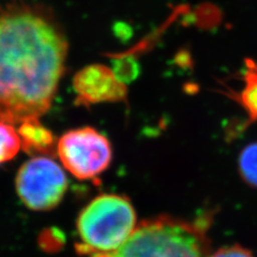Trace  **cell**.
Here are the masks:
<instances>
[{"label":"cell","mask_w":257,"mask_h":257,"mask_svg":"<svg viewBox=\"0 0 257 257\" xmlns=\"http://www.w3.org/2000/svg\"><path fill=\"white\" fill-rule=\"evenodd\" d=\"M68 51L50 9L22 0L0 8V121L22 123L51 108Z\"/></svg>","instance_id":"1"},{"label":"cell","mask_w":257,"mask_h":257,"mask_svg":"<svg viewBox=\"0 0 257 257\" xmlns=\"http://www.w3.org/2000/svg\"><path fill=\"white\" fill-rule=\"evenodd\" d=\"M208 215L193 221L160 215L142 221L118 250L89 257H208Z\"/></svg>","instance_id":"2"},{"label":"cell","mask_w":257,"mask_h":257,"mask_svg":"<svg viewBox=\"0 0 257 257\" xmlns=\"http://www.w3.org/2000/svg\"><path fill=\"white\" fill-rule=\"evenodd\" d=\"M136 211L130 198L115 193L94 197L79 212L76 229L78 254L111 253L121 247L138 227Z\"/></svg>","instance_id":"3"},{"label":"cell","mask_w":257,"mask_h":257,"mask_svg":"<svg viewBox=\"0 0 257 257\" xmlns=\"http://www.w3.org/2000/svg\"><path fill=\"white\" fill-rule=\"evenodd\" d=\"M63 167L79 180H93L109 167L112 148L105 135L91 126L73 128L57 142Z\"/></svg>","instance_id":"4"},{"label":"cell","mask_w":257,"mask_h":257,"mask_svg":"<svg viewBox=\"0 0 257 257\" xmlns=\"http://www.w3.org/2000/svg\"><path fill=\"white\" fill-rule=\"evenodd\" d=\"M15 186L19 197L27 208L48 211L62 202L69 182L56 161L48 157H36L21 166Z\"/></svg>","instance_id":"5"},{"label":"cell","mask_w":257,"mask_h":257,"mask_svg":"<svg viewBox=\"0 0 257 257\" xmlns=\"http://www.w3.org/2000/svg\"><path fill=\"white\" fill-rule=\"evenodd\" d=\"M77 105L90 106L101 103L126 102L127 87L111 67L92 63L80 69L73 78Z\"/></svg>","instance_id":"6"},{"label":"cell","mask_w":257,"mask_h":257,"mask_svg":"<svg viewBox=\"0 0 257 257\" xmlns=\"http://www.w3.org/2000/svg\"><path fill=\"white\" fill-rule=\"evenodd\" d=\"M22 148L28 155H53L57 144L53 132L44 126L39 119L22 122L19 128Z\"/></svg>","instance_id":"7"},{"label":"cell","mask_w":257,"mask_h":257,"mask_svg":"<svg viewBox=\"0 0 257 257\" xmlns=\"http://www.w3.org/2000/svg\"><path fill=\"white\" fill-rule=\"evenodd\" d=\"M243 86L239 92L230 91V98L234 99L246 114V121L243 127H247L257 121V62L248 59L242 75Z\"/></svg>","instance_id":"8"},{"label":"cell","mask_w":257,"mask_h":257,"mask_svg":"<svg viewBox=\"0 0 257 257\" xmlns=\"http://www.w3.org/2000/svg\"><path fill=\"white\" fill-rule=\"evenodd\" d=\"M21 148V138L13 124L0 121V165L12 160Z\"/></svg>","instance_id":"9"},{"label":"cell","mask_w":257,"mask_h":257,"mask_svg":"<svg viewBox=\"0 0 257 257\" xmlns=\"http://www.w3.org/2000/svg\"><path fill=\"white\" fill-rule=\"evenodd\" d=\"M238 166L242 180L250 187L257 189V142L241 150Z\"/></svg>","instance_id":"10"},{"label":"cell","mask_w":257,"mask_h":257,"mask_svg":"<svg viewBox=\"0 0 257 257\" xmlns=\"http://www.w3.org/2000/svg\"><path fill=\"white\" fill-rule=\"evenodd\" d=\"M64 236L56 228L45 229L39 237V244L42 250L47 252H57L63 246Z\"/></svg>","instance_id":"11"},{"label":"cell","mask_w":257,"mask_h":257,"mask_svg":"<svg viewBox=\"0 0 257 257\" xmlns=\"http://www.w3.org/2000/svg\"><path fill=\"white\" fill-rule=\"evenodd\" d=\"M208 257H254L252 252L240 244L224 246Z\"/></svg>","instance_id":"12"}]
</instances>
